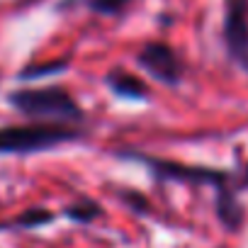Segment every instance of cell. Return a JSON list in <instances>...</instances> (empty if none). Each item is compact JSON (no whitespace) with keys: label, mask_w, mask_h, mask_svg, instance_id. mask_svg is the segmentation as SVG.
Listing matches in <instances>:
<instances>
[{"label":"cell","mask_w":248,"mask_h":248,"mask_svg":"<svg viewBox=\"0 0 248 248\" xmlns=\"http://www.w3.org/2000/svg\"><path fill=\"white\" fill-rule=\"evenodd\" d=\"M102 214H105L102 207H100L95 200H90V197H80V200L71 202V204L63 209V217H66L68 221H76V224H93V221L100 219Z\"/></svg>","instance_id":"9c48e42d"},{"label":"cell","mask_w":248,"mask_h":248,"mask_svg":"<svg viewBox=\"0 0 248 248\" xmlns=\"http://www.w3.org/2000/svg\"><path fill=\"white\" fill-rule=\"evenodd\" d=\"M105 85L107 90L117 97V100H127V102H146L151 97L149 93V85L137 76V73H129V71H122V68H114L105 76Z\"/></svg>","instance_id":"8992f818"},{"label":"cell","mask_w":248,"mask_h":248,"mask_svg":"<svg viewBox=\"0 0 248 248\" xmlns=\"http://www.w3.org/2000/svg\"><path fill=\"white\" fill-rule=\"evenodd\" d=\"M117 156L144 163L149 168V173L156 180H163V183L209 185V187L219 190V187L231 185L241 178V173H236V170L214 168V166H197V163H183V161H170V158H156V156H146V154H139V151H117Z\"/></svg>","instance_id":"3957f363"},{"label":"cell","mask_w":248,"mask_h":248,"mask_svg":"<svg viewBox=\"0 0 248 248\" xmlns=\"http://www.w3.org/2000/svg\"><path fill=\"white\" fill-rule=\"evenodd\" d=\"M129 3L132 0H85V8L105 17H117L129 8Z\"/></svg>","instance_id":"30bf717a"},{"label":"cell","mask_w":248,"mask_h":248,"mask_svg":"<svg viewBox=\"0 0 248 248\" xmlns=\"http://www.w3.org/2000/svg\"><path fill=\"white\" fill-rule=\"evenodd\" d=\"M68 59H51V61H37V63H27L25 68H20L17 73V80L22 83H30V80H37V78H46V76H56V73H63L68 68Z\"/></svg>","instance_id":"52a82bcc"},{"label":"cell","mask_w":248,"mask_h":248,"mask_svg":"<svg viewBox=\"0 0 248 248\" xmlns=\"http://www.w3.org/2000/svg\"><path fill=\"white\" fill-rule=\"evenodd\" d=\"M0 231H10V219H0Z\"/></svg>","instance_id":"7c38bea8"},{"label":"cell","mask_w":248,"mask_h":248,"mask_svg":"<svg viewBox=\"0 0 248 248\" xmlns=\"http://www.w3.org/2000/svg\"><path fill=\"white\" fill-rule=\"evenodd\" d=\"M119 200L127 204L129 209H134L137 214H151V204L149 200L141 195V192H134V190H117Z\"/></svg>","instance_id":"8fae6325"},{"label":"cell","mask_w":248,"mask_h":248,"mask_svg":"<svg viewBox=\"0 0 248 248\" xmlns=\"http://www.w3.org/2000/svg\"><path fill=\"white\" fill-rule=\"evenodd\" d=\"M221 37L229 59L248 73V0H226Z\"/></svg>","instance_id":"5b68a950"},{"label":"cell","mask_w":248,"mask_h":248,"mask_svg":"<svg viewBox=\"0 0 248 248\" xmlns=\"http://www.w3.org/2000/svg\"><path fill=\"white\" fill-rule=\"evenodd\" d=\"M56 219L54 212L44 209V207H30L22 214H17L15 219H10V231H32L39 226H46Z\"/></svg>","instance_id":"ba28073f"},{"label":"cell","mask_w":248,"mask_h":248,"mask_svg":"<svg viewBox=\"0 0 248 248\" xmlns=\"http://www.w3.org/2000/svg\"><path fill=\"white\" fill-rule=\"evenodd\" d=\"M85 132L73 124L59 122H25L0 127V156H30L51 151L56 146L80 141Z\"/></svg>","instance_id":"7a4b0ae2"},{"label":"cell","mask_w":248,"mask_h":248,"mask_svg":"<svg viewBox=\"0 0 248 248\" xmlns=\"http://www.w3.org/2000/svg\"><path fill=\"white\" fill-rule=\"evenodd\" d=\"M5 102L27 117V122H59V124H78L85 122V109L63 85H27L8 93Z\"/></svg>","instance_id":"6da1fadb"},{"label":"cell","mask_w":248,"mask_h":248,"mask_svg":"<svg viewBox=\"0 0 248 248\" xmlns=\"http://www.w3.org/2000/svg\"><path fill=\"white\" fill-rule=\"evenodd\" d=\"M137 66L149 73L154 80L163 83V85H180L183 78H185V61L180 59V54L166 44V42H146L137 56H134Z\"/></svg>","instance_id":"277c9868"}]
</instances>
